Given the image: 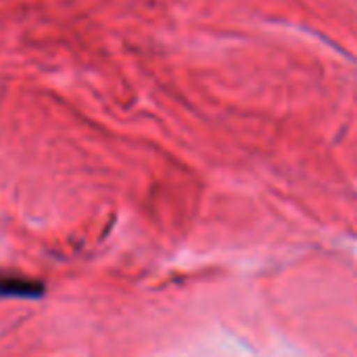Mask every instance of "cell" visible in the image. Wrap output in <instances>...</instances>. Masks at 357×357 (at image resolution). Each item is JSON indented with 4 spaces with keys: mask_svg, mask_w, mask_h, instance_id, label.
<instances>
[{
    "mask_svg": "<svg viewBox=\"0 0 357 357\" xmlns=\"http://www.w3.org/2000/svg\"><path fill=\"white\" fill-rule=\"evenodd\" d=\"M40 287H36L31 280L23 278H13V276H0V295H10V297H33L40 295Z\"/></svg>",
    "mask_w": 357,
    "mask_h": 357,
    "instance_id": "6da1fadb",
    "label": "cell"
}]
</instances>
